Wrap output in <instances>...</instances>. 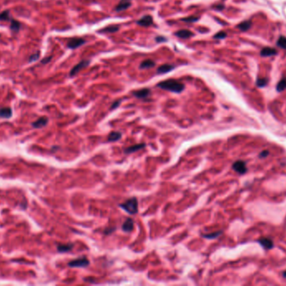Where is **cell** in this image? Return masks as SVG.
<instances>
[{"label": "cell", "instance_id": "35", "mask_svg": "<svg viewBox=\"0 0 286 286\" xmlns=\"http://www.w3.org/2000/svg\"><path fill=\"white\" fill-rule=\"evenodd\" d=\"M52 56H49V57H46V58H44L42 61H41V63H43V64H46V63H49V62L51 61Z\"/></svg>", "mask_w": 286, "mask_h": 286}, {"label": "cell", "instance_id": "19", "mask_svg": "<svg viewBox=\"0 0 286 286\" xmlns=\"http://www.w3.org/2000/svg\"><path fill=\"white\" fill-rule=\"evenodd\" d=\"M74 247V245L72 243H67V244H60L57 247V250L60 253H65V252H69L71 250L72 248Z\"/></svg>", "mask_w": 286, "mask_h": 286}, {"label": "cell", "instance_id": "30", "mask_svg": "<svg viewBox=\"0 0 286 286\" xmlns=\"http://www.w3.org/2000/svg\"><path fill=\"white\" fill-rule=\"evenodd\" d=\"M227 37V34L223 32V31H220V32H218L217 34H215L214 36H213V38L214 39H224Z\"/></svg>", "mask_w": 286, "mask_h": 286}, {"label": "cell", "instance_id": "12", "mask_svg": "<svg viewBox=\"0 0 286 286\" xmlns=\"http://www.w3.org/2000/svg\"><path fill=\"white\" fill-rule=\"evenodd\" d=\"M175 35L181 39H188L193 36V33L188 30H181L175 33Z\"/></svg>", "mask_w": 286, "mask_h": 286}, {"label": "cell", "instance_id": "33", "mask_svg": "<svg viewBox=\"0 0 286 286\" xmlns=\"http://www.w3.org/2000/svg\"><path fill=\"white\" fill-rule=\"evenodd\" d=\"M121 100H118V101H116V102H114V103L112 104V106H111V109L112 110V109H115V108H116V107H119L120 104H121Z\"/></svg>", "mask_w": 286, "mask_h": 286}, {"label": "cell", "instance_id": "36", "mask_svg": "<svg viewBox=\"0 0 286 286\" xmlns=\"http://www.w3.org/2000/svg\"><path fill=\"white\" fill-rule=\"evenodd\" d=\"M268 155H269V151H266V150H264V151H263L262 153H261V154L259 155V157H261V158H264V157H266V156H267Z\"/></svg>", "mask_w": 286, "mask_h": 286}, {"label": "cell", "instance_id": "21", "mask_svg": "<svg viewBox=\"0 0 286 286\" xmlns=\"http://www.w3.org/2000/svg\"><path fill=\"white\" fill-rule=\"evenodd\" d=\"M118 30H119V26L118 25H110V26H106V28L100 30V32H102V33H115V32Z\"/></svg>", "mask_w": 286, "mask_h": 286}, {"label": "cell", "instance_id": "4", "mask_svg": "<svg viewBox=\"0 0 286 286\" xmlns=\"http://www.w3.org/2000/svg\"><path fill=\"white\" fill-rule=\"evenodd\" d=\"M90 61L88 60H84V61H81L80 62H79L78 64L75 66L72 70L70 71V76H75L76 74H78L82 69H84L85 67H87V66L90 65Z\"/></svg>", "mask_w": 286, "mask_h": 286}, {"label": "cell", "instance_id": "10", "mask_svg": "<svg viewBox=\"0 0 286 286\" xmlns=\"http://www.w3.org/2000/svg\"><path fill=\"white\" fill-rule=\"evenodd\" d=\"M278 53L277 50L274 48H271V47H264L260 51V55L263 57H267V56H271V55H274Z\"/></svg>", "mask_w": 286, "mask_h": 286}, {"label": "cell", "instance_id": "27", "mask_svg": "<svg viewBox=\"0 0 286 286\" xmlns=\"http://www.w3.org/2000/svg\"><path fill=\"white\" fill-rule=\"evenodd\" d=\"M256 84L259 87H264L268 84V79L267 78H259L256 82Z\"/></svg>", "mask_w": 286, "mask_h": 286}, {"label": "cell", "instance_id": "25", "mask_svg": "<svg viewBox=\"0 0 286 286\" xmlns=\"http://www.w3.org/2000/svg\"><path fill=\"white\" fill-rule=\"evenodd\" d=\"M0 20L1 21H10V14L9 10H4L0 13Z\"/></svg>", "mask_w": 286, "mask_h": 286}, {"label": "cell", "instance_id": "34", "mask_svg": "<svg viewBox=\"0 0 286 286\" xmlns=\"http://www.w3.org/2000/svg\"><path fill=\"white\" fill-rule=\"evenodd\" d=\"M215 9H217V10H223V9H224V5L223 4H217V5H215L213 6Z\"/></svg>", "mask_w": 286, "mask_h": 286}, {"label": "cell", "instance_id": "16", "mask_svg": "<svg viewBox=\"0 0 286 286\" xmlns=\"http://www.w3.org/2000/svg\"><path fill=\"white\" fill-rule=\"evenodd\" d=\"M146 146L145 144H139V145H135L131 146V147H128V148H126L124 151L126 154H131V153H134V152L137 151V150H140V149H141L144 147Z\"/></svg>", "mask_w": 286, "mask_h": 286}, {"label": "cell", "instance_id": "17", "mask_svg": "<svg viewBox=\"0 0 286 286\" xmlns=\"http://www.w3.org/2000/svg\"><path fill=\"white\" fill-rule=\"evenodd\" d=\"M251 26H252V22L250 20H245L243 21L242 23H240V24H238L237 25V28H238V30H240L247 31L251 28Z\"/></svg>", "mask_w": 286, "mask_h": 286}, {"label": "cell", "instance_id": "6", "mask_svg": "<svg viewBox=\"0 0 286 286\" xmlns=\"http://www.w3.org/2000/svg\"><path fill=\"white\" fill-rule=\"evenodd\" d=\"M233 169H234L236 172L238 174H244L247 171V167H246L245 163L241 160H238L233 165Z\"/></svg>", "mask_w": 286, "mask_h": 286}, {"label": "cell", "instance_id": "18", "mask_svg": "<svg viewBox=\"0 0 286 286\" xmlns=\"http://www.w3.org/2000/svg\"><path fill=\"white\" fill-rule=\"evenodd\" d=\"M259 242L266 249H270L274 247L273 242L269 238H260L259 240Z\"/></svg>", "mask_w": 286, "mask_h": 286}, {"label": "cell", "instance_id": "15", "mask_svg": "<svg viewBox=\"0 0 286 286\" xmlns=\"http://www.w3.org/2000/svg\"><path fill=\"white\" fill-rule=\"evenodd\" d=\"M12 110L10 107H2L0 108V117L3 118H9L12 117Z\"/></svg>", "mask_w": 286, "mask_h": 286}, {"label": "cell", "instance_id": "1", "mask_svg": "<svg viewBox=\"0 0 286 286\" xmlns=\"http://www.w3.org/2000/svg\"><path fill=\"white\" fill-rule=\"evenodd\" d=\"M157 86L160 87L162 89L167 90L172 92H176V93H180L182 92L184 90V86L182 83L177 82L176 80L174 79H169V80H165L162 81L157 84Z\"/></svg>", "mask_w": 286, "mask_h": 286}, {"label": "cell", "instance_id": "2", "mask_svg": "<svg viewBox=\"0 0 286 286\" xmlns=\"http://www.w3.org/2000/svg\"><path fill=\"white\" fill-rule=\"evenodd\" d=\"M120 207L130 214H136L138 211V201L137 199L133 197L131 199L126 201V202L121 204Z\"/></svg>", "mask_w": 286, "mask_h": 286}, {"label": "cell", "instance_id": "13", "mask_svg": "<svg viewBox=\"0 0 286 286\" xmlns=\"http://www.w3.org/2000/svg\"><path fill=\"white\" fill-rule=\"evenodd\" d=\"M134 229V221L131 218H127L122 225V230L126 232H130Z\"/></svg>", "mask_w": 286, "mask_h": 286}, {"label": "cell", "instance_id": "29", "mask_svg": "<svg viewBox=\"0 0 286 286\" xmlns=\"http://www.w3.org/2000/svg\"><path fill=\"white\" fill-rule=\"evenodd\" d=\"M221 233H222V232H213V233H211V234H204V235H203V236L204 238H208V239H213V238H217V237H218V236L221 234Z\"/></svg>", "mask_w": 286, "mask_h": 286}, {"label": "cell", "instance_id": "3", "mask_svg": "<svg viewBox=\"0 0 286 286\" xmlns=\"http://www.w3.org/2000/svg\"><path fill=\"white\" fill-rule=\"evenodd\" d=\"M90 264V261L85 257H81L69 263L68 265L71 268H85Z\"/></svg>", "mask_w": 286, "mask_h": 286}, {"label": "cell", "instance_id": "5", "mask_svg": "<svg viewBox=\"0 0 286 286\" xmlns=\"http://www.w3.org/2000/svg\"><path fill=\"white\" fill-rule=\"evenodd\" d=\"M85 43V40L84 39L75 37V38H72L69 40L68 43H67V47L69 49H76L84 45Z\"/></svg>", "mask_w": 286, "mask_h": 286}, {"label": "cell", "instance_id": "28", "mask_svg": "<svg viewBox=\"0 0 286 286\" xmlns=\"http://www.w3.org/2000/svg\"><path fill=\"white\" fill-rule=\"evenodd\" d=\"M198 20H199V17H195V16H190V17H187V18H183V19H182V21H184V22H189V23H194V22H197Z\"/></svg>", "mask_w": 286, "mask_h": 286}, {"label": "cell", "instance_id": "26", "mask_svg": "<svg viewBox=\"0 0 286 286\" xmlns=\"http://www.w3.org/2000/svg\"><path fill=\"white\" fill-rule=\"evenodd\" d=\"M277 45L282 49H286V38L284 36H280L277 40Z\"/></svg>", "mask_w": 286, "mask_h": 286}, {"label": "cell", "instance_id": "22", "mask_svg": "<svg viewBox=\"0 0 286 286\" xmlns=\"http://www.w3.org/2000/svg\"><path fill=\"white\" fill-rule=\"evenodd\" d=\"M121 138V134L119 132H111L110 134L109 137H108V140L110 142H116L117 140H119L120 138Z\"/></svg>", "mask_w": 286, "mask_h": 286}, {"label": "cell", "instance_id": "38", "mask_svg": "<svg viewBox=\"0 0 286 286\" xmlns=\"http://www.w3.org/2000/svg\"><path fill=\"white\" fill-rule=\"evenodd\" d=\"M283 275H284V278H286V271L284 273V274H283Z\"/></svg>", "mask_w": 286, "mask_h": 286}, {"label": "cell", "instance_id": "14", "mask_svg": "<svg viewBox=\"0 0 286 286\" xmlns=\"http://www.w3.org/2000/svg\"><path fill=\"white\" fill-rule=\"evenodd\" d=\"M48 117H42L40 118H39L38 120L34 122L32 124V126L35 128H43L44 126H46V124H48Z\"/></svg>", "mask_w": 286, "mask_h": 286}, {"label": "cell", "instance_id": "23", "mask_svg": "<svg viewBox=\"0 0 286 286\" xmlns=\"http://www.w3.org/2000/svg\"><path fill=\"white\" fill-rule=\"evenodd\" d=\"M10 23V28L12 30L14 31V32H18V31L19 30V29H20V23H19V21L11 19Z\"/></svg>", "mask_w": 286, "mask_h": 286}, {"label": "cell", "instance_id": "7", "mask_svg": "<svg viewBox=\"0 0 286 286\" xmlns=\"http://www.w3.org/2000/svg\"><path fill=\"white\" fill-rule=\"evenodd\" d=\"M136 23L143 27H148L153 24V19L151 15H146V16H143L141 19H140L139 20H137Z\"/></svg>", "mask_w": 286, "mask_h": 286}, {"label": "cell", "instance_id": "9", "mask_svg": "<svg viewBox=\"0 0 286 286\" xmlns=\"http://www.w3.org/2000/svg\"><path fill=\"white\" fill-rule=\"evenodd\" d=\"M151 91L148 88H142L133 92V95L137 98H146L150 95Z\"/></svg>", "mask_w": 286, "mask_h": 286}, {"label": "cell", "instance_id": "31", "mask_svg": "<svg viewBox=\"0 0 286 286\" xmlns=\"http://www.w3.org/2000/svg\"><path fill=\"white\" fill-rule=\"evenodd\" d=\"M39 58V52L37 51L36 53L32 54V55H30V57H29V62L35 61H37Z\"/></svg>", "mask_w": 286, "mask_h": 286}, {"label": "cell", "instance_id": "20", "mask_svg": "<svg viewBox=\"0 0 286 286\" xmlns=\"http://www.w3.org/2000/svg\"><path fill=\"white\" fill-rule=\"evenodd\" d=\"M155 66V62L152 60H145L140 64L141 69H146V68H152Z\"/></svg>", "mask_w": 286, "mask_h": 286}, {"label": "cell", "instance_id": "8", "mask_svg": "<svg viewBox=\"0 0 286 286\" xmlns=\"http://www.w3.org/2000/svg\"><path fill=\"white\" fill-rule=\"evenodd\" d=\"M131 6V0H121L119 2V4L116 6L115 9L117 12H121V11L127 9Z\"/></svg>", "mask_w": 286, "mask_h": 286}, {"label": "cell", "instance_id": "37", "mask_svg": "<svg viewBox=\"0 0 286 286\" xmlns=\"http://www.w3.org/2000/svg\"><path fill=\"white\" fill-rule=\"evenodd\" d=\"M114 230H115V228H112V229H106V231H105V233H106V234H109V233H111V232H112V231H114Z\"/></svg>", "mask_w": 286, "mask_h": 286}, {"label": "cell", "instance_id": "24", "mask_svg": "<svg viewBox=\"0 0 286 286\" xmlns=\"http://www.w3.org/2000/svg\"><path fill=\"white\" fill-rule=\"evenodd\" d=\"M276 89L278 92H283L286 89V78H283L279 81V83L277 84Z\"/></svg>", "mask_w": 286, "mask_h": 286}, {"label": "cell", "instance_id": "11", "mask_svg": "<svg viewBox=\"0 0 286 286\" xmlns=\"http://www.w3.org/2000/svg\"><path fill=\"white\" fill-rule=\"evenodd\" d=\"M175 68V66L173 65H171V64H164L158 67V69L157 71V74H165L172 71Z\"/></svg>", "mask_w": 286, "mask_h": 286}, {"label": "cell", "instance_id": "32", "mask_svg": "<svg viewBox=\"0 0 286 286\" xmlns=\"http://www.w3.org/2000/svg\"><path fill=\"white\" fill-rule=\"evenodd\" d=\"M155 40H156V41L158 42V43L167 41V38H165L163 36H157V37L155 38Z\"/></svg>", "mask_w": 286, "mask_h": 286}]
</instances>
